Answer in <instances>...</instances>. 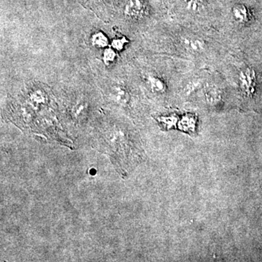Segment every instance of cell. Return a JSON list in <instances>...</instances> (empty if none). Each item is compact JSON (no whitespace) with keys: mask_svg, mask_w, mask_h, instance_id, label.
I'll return each mask as SVG.
<instances>
[{"mask_svg":"<svg viewBox=\"0 0 262 262\" xmlns=\"http://www.w3.org/2000/svg\"><path fill=\"white\" fill-rule=\"evenodd\" d=\"M116 58V53L114 48H106L103 53V61L105 64L108 65L113 63Z\"/></svg>","mask_w":262,"mask_h":262,"instance_id":"7c38bea8","label":"cell"},{"mask_svg":"<svg viewBox=\"0 0 262 262\" xmlns=\"http://www.w3.org/2000/svg\"><path fill=\"white\" fill-rule=\"evenodd\" d=\"M91 43L94 47L98 48H106L108 45V39L103 32L94 33L91 37Z\"/></svg>","mask_w":262,"mask_h":262,"instance_id":"30bf717a","label":"cell"},{"mask_svg":"<svg viewBox=\"0 0 262 262\" xmlns=\"http://www.w3.org/2000/svg\"><path fill=\"white\" fill-rule=\"evenodd\" d=\"M239 84L244 94L248 96H252L256 85L255 71L251 68L241 70L239 74Z\"/></svg>","mask_w":262,"mask_h":262,"instance_id":"6da1fadb","label":"cell"},{"mask_svg":"<svg viewBox=\"0 0 262 262\" xmlns=\"http://www.w3.org/2000/svg\"><path fill=\"white\" fill-rule=\"evenodd\" d=\"M146 82L149 89L156 94H163L166 91L167 85L165 81L155 75H148L146 77Z\"/></svg>","mask_w":262,"mask_h":262,"instance_id":"8992f818","label":"cell"},{"mask_svg":"<svg viewBox=\"0 0 262 262\" xmlns=\"http://www.w3.org/2000/svg\"><path fill=\"white\" fill-rule=\"evenodd\" d=\"M127 43V40L125 37L118 38V39H114L113 43H112V46L115 50L117 51H122L125 47V45Z\"/></svg>","mask_w":262,"mask_h":262,"instance_id":"4fadbf2b","label":"cell"},{"mask_svg":"<svg viewBox=\"0 0 262 262\" xmlns=\"http://www.w3.org/2000/svg\"><path fill=\"white\" fill-rule=\"evenodd\" d=\"M205 96L207 101L212 105H215L222 100L220 90L214 85H208L205 89Z\"/></svg>","mask_w":262,"mask_h":262,"instance_id":"ba28073f","label":"cell"},{"mask_svg":"<svg viewBox=\"0 0 262 262\" xmlns=\"http://www.w3.org/2000/svg\"><path fill=\"white\" fill-rule=\"evenodd\" d=\"M198 124V118L193 114H185L179 119L177 126L183 132L193 134L195 132Z\"/></svg>","mask_w":262,"mask_h":262,"instance_id":"5b68a950","label":"cell"},{"mask_svg":"<svg viewBox=\"0 0 262 262\" xmlns=\"http://www.w3.org/2000/svg\"><path fill=\"white\" fill-rule=\"evenodd\" d=\"M206 8L203 0H186V9L193 14L201 13Z\"/></svg>","mask_w":262,"mask_h":262,"instance_id":"9c48e42d","label":"cell"},{"mask_svg":"<svg viewBox=\"0 0 262 262\" xmlns=\"http://www.w3.org/2000/svg\"><path fill=\"white\" fill-rule=\"evenodd\" d=\"M232 15L237 23H247L250 18L249 10L244 5H236L232 8Z\"/></svg>","mask_w":262,"mask_h":262,"instance_id":"52a82bcc","label":"cell"},{"mask_svg":"<svg viewBox=\"0 0 262 262\" xmlns=\"http://www.w3.org/2000/svg\"><path fill=\"white\" fill-rule=\"evenodd\" d=\"M89 173L90 175L91 176H95L96 173H97V170H96V169H95L94 168L90 169L89 170Z\"/></svg>","mask_w":262,"mask_h":262,"instance_id":"5bb4252c","label":"cell"},{"mask_svg":"<svg viewBox=\"0 0 262 262\" xmlns=\"http://www.w3.org/2000/svg\"><path fill=\"white\" fill-rule=\"evenodd\" d=\"M146 13V6L141 0H129L125 7V14L130 18H139Z\"/></svg>","mask_w":262,"mask_h":262,"instance_id":"277c9868","label":"cell"},{"mask_svg":"<svg viewBox=\"0 0 262 262\" xmlns=\"http://www.w3.org/2000/svg\"><path fill=\"white\" fill-rule=\"evenodd\" d=\"M179 117L176 115H167V116H160L158 117V122L160 124L165 128L171 129L175 127L176 125H177L179 122Z\"/></svg>","mask_w":262,"mask_h":262,"instance_id":"8fae6325","label":"cell"},{"mask_svg":"<svg viewBox=\"0 0 262 262\" xmlns=\"http://www.w3.org/2000/svg\"><path fill=\"white\" fill-rule=\"evenodd\" d=\"M110 97L120 106H126L130 100L128 90L122 84H115L111 87L110 91Z\"/></svg>","mask_w":262,"mask_h":262,"instance_id":"3957f363","label":"cell"},{"mask_svg":"<svg viewBox=\"0 0 262 262\" xmlns=\"http://www.w3.org/2000/svg\"><path fill=\"white\" fill-rule=\"evenodd\" d=\"M183 47L188 52L193 53H201L206 49V44L202 38L188 34L181 37Z\"/></svg>","mask_w":262,"mask_h":262,"instance_id":"7a4b0ae2","label":"cell"}]
</instances>
